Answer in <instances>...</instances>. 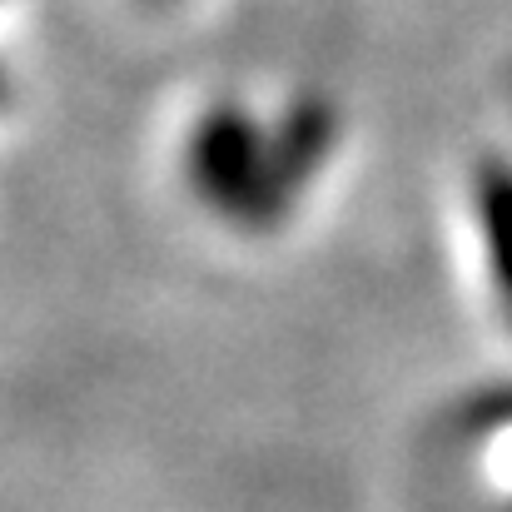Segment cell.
<instances>
[{
  "mask_svg": "<svg viewBox=\"0 0 512 512\" xmlns=\"http://www.w3.org/2000/svg\"><path fill=\"white\" fill-rule=\"evenodd\" d=\"M184 174L194 194L239 229H269L289 214L294 189L279 174L274 130H264L244 105H209L184 145Z\"/></svg>",
  "mask_w": 512,
  "mask_h": 512,
  "instance_id": "6da1fadb",
  "label": "cell"
},
{
  "mask_svg": "<svg viewBox=\"0 0 512 512\" xmlns=\"http://www.w3.org/2000/svg\"><path fill=\"white\" fill-rule=\"evenodd\" d=\"M473 204H478V229H483V244H488V269H493L498 299L512 314V165L478 170Z\"/></svg>",
  "mask_w": 512,
  "mask_h": 512,
  "instance_id": "7a4b0ae2",
  "label": "cell"
}]
</instances>
